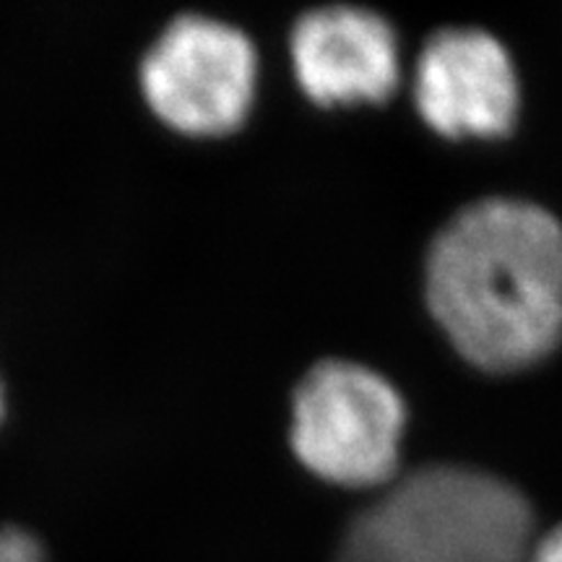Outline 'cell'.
<instances>
[{
    "label": "cell",
    "mask_w": 562,
    "mask_h": 562,
    "mask_svg": "<svg viewBox=\"0 0 562 562\" xmlns=\"http://www.w3.org/2000/svg\"><path fill=\"white\" fill-rule=\"evenodd\" d=\"M292 58L302 89L321 102L383 100L398 83L396 32L360 5H323L292 30Z\"/></svg>",
    "instance_id": "8992f818"
},
{
    "label": "cell",
    "mask_w": 562,
    "mask_h": 562,
    "mask_svg": "<svg viewBox=\"0 0 562 562\" xmlns=\"http://www.w3.org/2000/svg\"><path fill=\"white\" fill-rule=\"evenodd\" d=\"M425 294L463 360L513 372L562 341V224L513 199L461 209L430 245Z\"/></svg>",
    "instance_id": "6da1fadb"
},
{
    "label": "cell",
    "mask_w": 562,
    "mask_h": 562,
    "mask_svg": "<svg viewBox=\"0 0 562 562\" xmlns=\"http://www.w3.org/2000/svg\"><path fill=\"white\" fill-rule=\"evenodd\" d=\"M140 87L175 128L216 133L235 128L250 108L256 50L227 21L186 13L165 26L140 63Z\"/></svg>",
    "instance_id": "277c9868"
},
{
    "label": "cell",
    "mask_w": 562,
    "mask_h": 562,
    "mask_svg": "<svg viewBox=\"0 0 562 562\" xmlns=\"http://www.w3.org/2000/svg\"><path fill=\"white\" fill-rule=\"evenodd\" d=\"M0 417H3V385H0Z\"/></svg>",
    "instance_id": "9c48e42d"
},
{
    "label": "cell",
    "mask_w": 562,
    "mask_h": 562,
    "mask_svg": "<svg viewBox=\"0 0 562 562\" xmlns=\"http://www.w3.org/2000/svg\"><path fill=\"white\" fill-rule=\"evenodd\" d=\"M414 100L442 136H505L518 117L521 91L505 47L482 30H442L417 60Z\"/></svg>",
    "instance_id": "5b68a950"
},
{
    "label": "cell",
    "mask_w": 562,
    "mask_h": 562,
    "mask_svg": "<svg viewBox=\"0 0 562 562\" xmlns=\"http://www.w3.org/2000/svg\"><path fill=\"white\" fill-rule=\"evenodd\" d=\"M529 562H562V524L537 539Z\"/></svg>",
    "instance_id": "ba28073f"
},
{
    "label": "cell",
    "mask_w": 562,
    "mask_h": 562,
    "mask_svg": "<svg viewBox=\"0 0 562 562\" xmlns=\"http://www.w3.org/2000/svg\"><path fill=\"white\" fill-rule=\"evenodd\" d=\"M0 562H47L45 547L26 529L3 526L0 529Z\"/></svg>",
    "instance_id": "52a82bcc"
},
{
    "label": "cell",
    "mask_w": 562,
    "mask_h": 562,
    "mask_svg": "<svg viewBox=\"0 0 562 562\" xmlns=\"http://www.w3.org/2000/svg\"><path fill=\"white\" fill-rule=\"evenodd\" d=\"M406 422L389 378L351 360H323L294 391L292 446L331 482L381 484L396 472Z\"/></svg>",
    "instance_id": "3957f363"
},
{
    "label": "cell",
    "mask_w": 562,
    "mask_h": 562,
    "mask_svg": "<svg viewBox=\"0 0 562 562\" xmlns=\"http://www.w3.org/2000/svg\"><path fill=\"white\" fill-rule=\"evenodd\" d=\"M537 539V516L516 484L430 463L351 518L334 562H529Z\"/></svg>",
    "instance_id": "7a4b0ae2"
}]
</instances>
